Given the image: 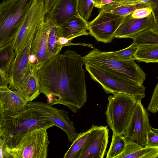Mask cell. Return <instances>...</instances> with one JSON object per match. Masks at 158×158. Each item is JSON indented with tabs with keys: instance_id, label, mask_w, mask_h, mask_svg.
<instances>
[{
	"instance_id": "obj_1",
	"label": "cell",
	"mask_w": 158,
	"mask_h": 158,
	"mask_svg": "<svg viewBox=\"0 0 158 158\" xmlns=\"http://www.w3.org/2000/svg\"><path fill=\"white\" fill-rule=\"evenodd\" d=\"M83 57L67 50L48 60L37 72L40 92L51 106L63 105L77 113L86 103V88Z\"/></svg>"
},
{
	"instance_id": "obj_2",
	"label": "cell",
	"mask_w": 158,
	"mask_h": 158,
	"mask_svg": "<svg viewBox=\"0 0 158 158\" xmlns=\"http://www.w3.org/2000/svg\"><path fill=\"white\" fill-rule=\"evenodd\" d=\"M54 126L49 118L27 105L17 112L0 111V138L4 140V147L8 146L30 131Z\"/></svg>"
},
{
	"instance_id": "obj_3",
	"label": "cell",
	"mask_w": 158,
	"mask_h": 158,
	"mask_svg": "<svg viewBox=\"0 0 158 158\" xmlns=\"http://www.w3.org/2000/svg\"><path fill=\"white\" fill-rule=\"evenodd\" d=\"M34 0H3L0 4V48L13 41Z\"/></svg>"
},
{
	"instance_id": "obj_4",
	"label": "cell",
	"mask_w": 158,
	"mask_h": 158,
	"mask_svg": "<svg viewBox=\"0 0 158 158\" xmlns=\"http://www.w3.org/2000/svg\"><path fill=\"white\" fill-rule=\"evenodd\" d=\"M47 128L30 131L3 148L4 158H46L50 143Z\"/></svg>"
},
{
	"instance_id": "obj_5",
	"label": "cell",
	"mask_w": 158,
	"mask_h": 158,
	"mask_svg": "<svg viewBox=\"0 0 158 158\" xmlns=\"http://www.w3.org/2000/svg\"><path fill=\"white\" fill-rule=\"evenodd\" d=\"M84 64L97 66L113 73L143 84L146 74L131 58L118 60L107 55L105 52L95 48L83 57Z\"/></svg>"
},
{
	"instance_id": "obj_6",
	"label": "cell",
	"mask_w": 158,
	"mask_h": 158,
	"mask_svg": "<svg viewBox=\"0 0 158 158\" xmlns=\"http://www.w3.org/2000/svg\"><path fill=\"white\" fill-rule=\"evenodd\" d=\"M85 64L91 78L98 83L106 93L125 94L134 96L137 101L145 97L146 88L143 84L97 66Z\"/></svg>"
},
{
	"instance_id": "obj_7",
	"label": "cell",
	"mask_w": 158,
	"mask_h": 158,
	"mask_svg": "<svg viewBox=\"0 0 158 158\" xmlns=\"http://www.w3.org/2000/svg\"><path fill=\"white\" fill-rule=\"evenodd\" d=\"M113 94L108 97V103L105 113L106 122L113 134L123 135L137 100L134 96L128 94Z\"/></svg>"
},
{
	"instance_id": "obj_8",
	"label": "cell",
	"mask_w": 158,
	"mask_h": 158,
	"mask_svg": "<svg viewBox=\"0 0 158 158\" xmlns=\"http://www.w3.org/2000/svg\"><path fill=\"white\" fill-rule=\"evenodd\" d=\"M148 117L141 100L137 101L128 125L123 135L127 145L137 144L146 147L147 133L151 130Z\"/></svg>"
},
{
	"instance_id": "obj_9",
	"label": "cell",
	"mask_w": 158,
	"mask_h": 158,
	"mask_svg": "<svg viewBox=\"0 0 158 158\" xmlns=\"http://www.w3.org/2000/svg\"><path fill=\"white\" fill-rule=\"evenodd\" d=\"M36 32L27 37L12 61L9 73V88L13 90H15L25 82L33 73L28 58L32 42Z\"/></svg>"
},
{
	"instance_id": "obj_10",
	"label": "cell",
	"mask_w": 158,
	"mask_h": 158,
	"mask_svg": "<svg viewBox=\"0 0 158 158\" xmlns=\"http://www.w3.org/2000/svg\"><path fill=\"white\" fill-rule=\"evenodd\" d=\"M127 16H122L101 10L98 15L88 23L89 33L98 42L112 41L115 33Z\"/></svg>"
},
{
	"instance_id": "obj_11",
	"label": "cell",
	"mask_w": 158,
	"mask_h": 158,
	"mask_svg": "<svg viewBox=\"0 0 158 158\" xmlns=\"http://www.w3.org/2000/svg\"><path fill=\"white\" fill-rule=\"evenodd\" d=\"M27 106L42 113L51 120L55 126L64 131L68 136L69 142L72 143L77 137L78 134L74 128L73 122L69 117L68 112L41 102H28Z\"/></svg>"
},
{
	"instance_id": "obj_12",
	"label": "cell",
	"mask_w": 158,
	"mask_h": 158,
	"mask_svg": "<svg viewBox=\"0 0 158 158\" xmlns=\"http://www.w3.org/2000/svg\"><path fill=\"white\" fill-rule=\"evenodd\" d=\"M151 28H155L152 13L142 19L132 18L131 14L127 16L116 31L114 38H131L138 34Z\"/></svg>"
},
{
	"instance_id": "obj_13",
	"label": "cell",
	"mask_w": 158,
	"mask_h": 158,
	"mask_svg": "<svg viewBox=\"0 0 158 158\" xmlns=\"http://www.w3.org/2000/svg\"><path fill=\"white\" fill-rule=\"evenodd\" d=\"M50 19H45L38 28L33 39L30 54L35 55L38 59L37 72L48 60V41Z\"/></svg>"
},
{
	"instance_id": "obj_14",
	"label": "cell",
	"mask_w": 158,
	"mask_h": 158,
	"mask_svg": "<svg viewBox=\"0 0 158 158\" xmlns=\"http://www.w3.org/2000/svg\"><path fill=\"white\" fill-rule=\"evenodd\" d=\"M107 126H99L89 141L79 158H103L105 155L108 142Z\"/></svg>"
},
{
	"instance_id": "obj_15",
	"label": "cell",
	"mask_w": 158,
	"mask_h": 158,
	"mask_svg": "<svg viewBox=\"0 0 158 158\" xmlns=\"http://www.w3.org/2000/svg\"><path fill=\"white\" fill-rule=\"evenodd\" d=\"M78 0H56L45 19H52L60 26L75 15H80Z\"/></svg>"
},
{
	"instance_id": "obj_16",
	"label": "cell",
	"mask_w": 158,
	"mask_h": 158,
	"mask_svg": "<svg viewBox=\"0 0 158 158\" xmlns=\"http://www.w3.org/2000/svg\"><path fill=\"white\" fill-rule=\"evenodd\" d=\"M27 103L17 92L7 86L0 87V111H18L24 109Z\"/></svg>"
},
{
	"instance_id": "obj_17",
	"label": "cell",
	"mask_w": 158,
	"mask_h": 158,
	"mask_svg": "<svg viewBox=\"0 0 158 158\" xmlns=\"http://www.w3.org/2000/svg\"><path fill=\"white\" fill-rule=\"evenodd\" d=\"M62 36L73 39L81 36L89 35L88 23L80 15H75L60 26Z\"/></svg>"
},
{
	"instance_id": "obj_18",
	"label": "cell",
	"mask_w": 158,
	"mask_h": 158,
	"mask_svg": "<svg viewBox=\"0 0 158 158\" xmlns=\"http://www.w3.org/2000/svg\"><path fill=\"white\" fill-rule=\"evenodd\" d=\"M99 127L93 125L87 131L80 133L72 142L64 158H79L89 140Z\"/></svg>"
},
{
	"instance_id": "obj_19",
	"label": "cell",
	"mask_w": 158,
	"mask_h": 158,
	"mask_svg": "<svg viewBox=\"0 0 158 158\" xmlns=\"http://www.w3.org/2000/svg\"><path fill=\"white\" fill-rule=\"evenodd\" d=\"M15 91L27 102L38 97L41 92L40 80L37 72L33 71L29 77Z\"/></svg>"
},
{
	"instance_id": "obj_20",
	"label": "cell",
	"mask_w": 158,
	"mask_h": 158,
	"mask_svg": "<svg viewBox=\"0 0 158 158\" xmlns=\"http://www.w3.org/2000/svg\"><path fill=\"white\" fill-rule=\"evenodd\" d=\"M158 147H142L137 144L128 145L116 158H156Z\"/></svg>"
},
{
	"instance_id": "obj_21",
	"label": "cell",
	"mask_w": 158,
	"mask_h": 158,
	"mask_svg": "<svg viewBox=\"0 0 158 158\" xmlns=\"http://www.w3.org/2000/svg\"><path fill=\"white\" fill-rule=\"evenodd\" d=\"M49 19L50 22L48 41V60L59 54L62 48L57 43L58 38L62 36L60 27L55 21Z\"/></svg>"
},
{
	"instance_id": "obj_22",
	"label": "cell",
	"mask_w": 158,
	"mask_h": 158,
	"mask_svg": "<svg viewBox=\"0 0 158 158\" xmlns=\"http://www.w3.org/2000/svg\"><path fill=\"white\" fill-rule=\"evenodd\" d=\"M132 58L139 62L158 63V44L139 46Z\"/></svg>"
},
{
	"instance_id": "obj_23",
	"label": "cell",
	"mask_w": 158,
	"mask_h": 158,
	"mask_svg": "<svg viewBox=\"0 0 158 158\" xmlns=\"http://www.w3.org/2000/svg\"><path fill=\"white\" fill-rule=\"evenodd\" d=\"M149 7L144 4L124 5L113 2L103 6L101 10L105 11L122 16H127L132 13L136 9Z\"/></svg>"
},
{
	"instance_id": "obj_24",
	"label": "cell",
	"mask_w": 158,
	"mask_h": 158,
	"mask_svg": "<svg viewBox=\"0 0 158 158\" xmlns=\"http://www.w3.org/2000/svg\"><path fill=\"white\" fill-rule=\"evenodd\" d=\"M15 55L13 41L0 48V70L9 75L11 64Z\"/></svg>"
},
{
	"instance_id": "obj_25",
	"label": "cell",
	"mask_w": 158,
	"mask_h": 158,
	"mask_svg": "<svg viewBox=\"0 0 158 158\" xmlns=\"http://www.w3.org/2000/svg\"><path fill=\"white\" fill-rule=\"evenodd\" d=\"M133 43L138 46L149 44H158V31L151 28L143 31L131 38Z\"/></svg>"
},
{
	"instance_id": "obj_26",
	"label": "cell",
	"mask_w": 158,
	"mask_h": 158,
	"mask_svg": "<svg viewBox=\"0 0 158 158\" xmlns=\"http://www.w3.org/2000/svg\"><path fill=\"white\" fill-rule=\"evenodd\" d=\"M127 144L123 135L113 134L106 158H116L125 150Z\"/></svg>"
},
{
	"instance_id": "obj_27",
	"label": "cell",
	"mask_w": 158,
	"mask_h": 158,
	"mask_svg": "<svg viewBox=\"0 0 158 158\" xmlns=\"http://www.w3.org/2000/svg\"><path fill=\"white\" fill-rule=\"evenodd\" d=\"M139 46L132 44L128 47L115 52H106L110 56L118 60H127L132 58Z\"/></svg>"
},
{
	"instance_id": "obj_28",
	"label": "cell",
	"mask_w": 158,
	"mask_h": 158,
	"mask_svg": "<svg viewBox=\"0 0 158 158\" xmlns=\"http://www.w3.org/2000/svg\"><path fill=\"white\" fill-rule=\"evenodd\" d=\"M94 0H78V10L80 15L86 21L90 18L94 5Z\"/></svg>"
},
{
	"instance_id": "obj_29",
	"label": "cell",
	"mask_w": 158,
	"mask_h": 158,
	"mask_svg": "<svg viewBox=\"0 0 158 158\" xmlns=\"http://www.w3.org/2000/svg\"><path fill=\"white\" fill-rule=\"evenodd\" d=\"M147 109L149 111L153 113L158 112V82L154 88Z\"/></svg>"
},
{
	"instance_id": "obj_30",
	"label": "cell",
	"mask_w": 158,
	"mask_h": 158,
	"mask_svg": "<svg viewBox=\"0 0 158 158\" xmlns=\"http://www.w3.org/2000/svg\"><path fill=\"white\" fill-rule=\"evenodd\" d=\"M151 13L150 8L146 7L136 9L131 14V16L134 18L142 19L149 16Z\"/></svg>"
},
{
	"instance_id": "obj_31",
	"label": "cell",
	"mask_w": 158,
	"mask_h": 158,
	"mask_svg": "<svg viewBox=\"0 0 158 158\" xmlns=\"http://www.w3.org/2000/svg\"><path fill=\"white\" fill-rule=\"evenodd\" d=\"M148 5L154 16L155 28L158 31V0H149Z\"/></svg>"
},
{
	"instance_id": "obj_32",
	"label": "cell",
	"mask_w": 158,
	"mask_h": 158,
	"mask_svg": "<svg viewBox=\"0 0 158 158\" xmlns=\"http://www.w3.org/2000/svg\"><path fill=\"white\" fill-rule=\"evenodd\" d=\"M146 147H158V135L152 130L147 133V143Z\"/></svg>"
},
{
	"instance_id": "obj_33",
	"label": "cell",
	"mask_w": 158,
	"mask_h": 158,
	"mask_svg": "<svg viewBox=\"0 0 158 158\" xmlns=\"http://www.w3.org/2000/svg\"><path fill=\"white\" fill-rule=\"evenodd\" d=\"M10 83L9 75L0 70V87L8 86Z\"/></svg>"
},
{
	"instance_id": "obj_34",
	"label": "cell",
	"mask_w": 158,
	"mask_h": 158,
	"mask_svg": "<svg viewBox=\"0 0 158 158\" xmlns=\"http://www.w3.org/2000/svg\"><path fill=\"white\" fill-rule=\"evenodd\" d=\"M116 0H94L93 4L94 6L98 8H101L106 4L111 3Z\"/></svg>"
},
{
	"instance_id": "obj_35",
	"label": "cell",
	"mask_w": 158,
	"mask_h": 158,
	"mask_svg": "<svg viewBox=\"0 0 158 158\" xmlns=\"http://www.w3.org/2000/svg\"><path fill=\"white\" fill-rule=\"evenodd\" d=\"M56 0H44L46 14L50 10Z\"/></svg>"
},
{
	"instance_id": "obj_36",
	"label": "cell",
	"mask_w": 158,
	"mask_h": 158,
	"mask_svg": "<svg viewBox=\"0 0 158 158\" xmlns=\"http://www.w3.org/2000/svg\"><path fill=\"white\" fill-rule=\"evenodd\" d=\"M138 0H116L114 2L124 5L137 4L136 2Z\"/></svg>"
},
{
	"instance_id": "obj_37",
	"label": "cell",
	"mask_w": 158,
	"mask_h": 158,
	"mask_svg": "<svg viewBox=\"0 0 158 158\" xmlns=\"http://www.w3.org/2000/svg\"><path fill=\"white\" fill-rule=\"evenodd\" d=\"M0 158H4V156L3 154V148L4 145V140L0 138Z\"/></svg>"
},
{
	"instance_id": "obj_38",
	"label": "cell",
	"mask_w": 158,
	"mask_h": 158,
	"mask_svg": "<svg viewBox=\"0 0 158 158\" xmlns=\"http://www.w3.org/2000/svg\"><path fill=\"white\" fill-rule=\"evenodd\" d=\"M149 0H138L136 2V4H144L148 5Z\"/></svg>"
},
{
	"instance_id": "obj_39",
	"label": "cell",
	"mask_w": 158,
	"mask_h": 158,
	"mask_svg": "<svg viewBox=\"0 0 158 158\" xmlns=\"http://www.w3.org/2000/svg\"><path fill=\"white\" fill-rule=\"evenodd\" d=\"M151 129L152 131L158 135V129L153 128V127H151Z\"/></svg>"
},
{
	"instance_id": "obj_40",
	"label": "cell",
	"mask_w": 158,
	"mask_h": 158,
	"mask_svg": "<svg viewBox=\"0 0 158 158\" xmlns=\"http://www.w3.org/2000/svg\"><path fill=\"white\" fill-rule=\"evenodd\" d=\"M158 158V155H157V158Z\"/></svg>"
}]
</instances>
